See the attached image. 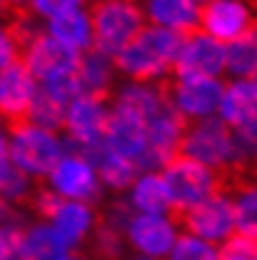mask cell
<instances>
[{
    "label": "cell",
    "mask_w": 257,
    "mask_h": 260,
    "mask_svg": "<svg viewBox=\"0 0 257 260\" xmlns=\"http://www.w3.org/2000/svg\"><path fill=\"white\" fill-rule=\"evenodd\" d=\"M20 60V50H18V43L13 40V35L8 30V25L0 23V70L8 68L10 63Z\"/></svg>",
    "instance_id": "d6a6232c"
},
{
    "label": "cell",
    "mask_w": 257,
    "mask_h": 260,
    "mask_svg": "<svg viewBox=\"0 0 257 260\" xmlns=\"http://www.w3.org/2000/svg\"><path fill=\"white\" fill-rule=\"evenodd\" d=\"M20 63L25 65V70L32 75V80L45 83V80H50L55 75L78 70L80 53H75L72 48L63 45L60 40H55L48 30L40 28L30 38V43L23 48Z\"/></svg>",
    "instance_id": "9c48e42d"
},
{
    "label": "cell",
    "mask_w": 257,
    "mask_h": 260,
    "mask_svg": "<svg viewBox=\"0 0 257 260\" xmlns=\"http://www.w3.org/2000/svg\"><path fill=\"white\" fill-rule=\"evenodd\" d=\"M190 3H193V5H197V8H200V5H205L207 0H190Z\"/></svg>",
    "instance_id": "f35d334b"
},
{
    "label": "cell",
    "mask_w": 257,
    "mask_h": 260,
    "mask_svg": "<svg viewBox=\"0 0 257 260\" xmlns=\"http://www.w3.org/2000/svg\"><path fill=\"white\" fill-rule=\"evenodd\" d=\"M225 70L237 78H250L257 73V30L247 32L225 45Z\"/></svg>",
    "instance_id": "603a6c76"
},
{
    "label": "cell",
    "mask_w": 257,
    "mask_h": 260,
    "mask_svg": "<svg viewBox=\"0 0 257 260\" xmlns=\"http://www.w3.org/2000/svg\"><path fill=\"white\" fill-rule=\"evenodd\" d=\"M225 70V45L210 35L193 30L182 35L180 50L172 60L175 78H215Z\"/></svg>",
    "instance_id": "30bf717a"
},
{
    "label": "cell",
    "mask_w": 257,
    "mask_h": 260,
    "mask_svg": "<svg viewBox=\"0 0 257 260\" xmlns=\"http://www.w3.org/2000/svg\"><path fill=\"white\" fill-rule=\"evenodd\" d=\"M132 205H135L140 213H148V215H160L162 210L170 208L165 183H162V178L158 173H145L140 180H135Z\"/></svg>",
    "instance_id": "cb8c5ba5"
},
{
    "label": "cell",
    "mask_w": 257,
    "mask_h": 260,
    "mask_svg": "<svg viewBox=\"0 0 257 260\" xmlns=\"http://www.w3.org/2000/svg\"><path fill=\"white\" fill-rule=\"evenodd\" d=\"M197 28L217 43H232L257 30V8L250 0H207L200 5Z\"/></svg>",
    "instance_id": "8992f818"
},
{
    "label": "cell",
    "mask_w": 257,
    "mask_h": 260,
    "mask_svg": "<svg viewBox=\"0 0 257 260\" xmlns=\"http://www.w3.org/2000/svg\"><path fill=\"white\" fill-rule=\"evenodd\" d=\"M217 260H257V238L247 233H235L220 248Z\"/></svg>",
    "instance_id": "f546056e"
},
{
    "label": "cell",
    "mask_w": 257,
    "mask_h": 260,
    "mask_svg": "<svg viewBox=\"0 0 257 260\" xmlns=\"http://www.w3.org/2000/svg\"><path fill=\"white\" fill-rule=\"evenodd\" d=\"M23 238V225H0V260H18Z\"/></svg>",
    "instance_id": "1f68e13d"
},
{
    "label": "cell",
    "mask_w": 257,
    "mask_h": 260,
    "mask_svg": "<svg viewBox=\"0 0 257 260\" xmlns=\"http://www.w3.org/2000/svg\"><path fill=\"white\" fill-rule=\"evenodd\" d=\"M80 158L90 162V168L97 170L100 180L110 188V190H125L137 180V168L128 158H120L115 153H110L102 143L88 145V148H78Z\"/></svg>",
    "instance_id": "2e32d148"
},
{
    "label": "cell",
    "mask_w": 257,
    "mask_h": 260,
    "mask_svg": "<svg viewBox=\"0 0 257 260\" xmlns=\"http://www.w3.org/2000/svg\"><path fill=\"white\" fill-rule=\"evenodd\" d=\"M170 260H217V253L210 243H205L200 238L180 235L170 250Z\"/></svg>",
    "instance_id": "83f0119b"
},
{
    "label": "cell",
    "mask_w": 257,
    "mask_h": 260,
    "mask_svg": "<svg viewBox=\"0 0 257 260\" xmlns=\"http://www.w3.org/2000/svg\"><path fill=\"white\" fill-rule=\"evenodd\" d=\"M242 83H245V88H247V93L252 95V100H255V103H257V73H255V75H250V78H245Z\"/></svg>",
    "instance_id": "d590c367"
},
{
    "label": "cell",
    "mask_w": 257,
    "mask_h": 260,
    "mask_svg": "<svg viewBox=\"0 0 257 260\" xmlns=\"http://www.w3.org/2000/svg\"><path fill=\"white\" fill-rule=\"evenodd\" d=\"M102 145L110 153L120 155V158L135 160L145 150V145H148L145 123L137 115L128 113V110L115 108L113 113H107L105 130H102Z\"/></svg>",
    "instance_id": "5bb4252c"
},
{
    "label": "cell",
    "mask_w": 257,
    "mask_h": 260,
    "mask_svg": "<svg viewBox=\"0 0 257 260\" xmlns=\"http://www.w3.org/2000/svg\"><path fill=\"white\" fill-rule=\"evenodd\" d=\"M180 155L217 170L235 160V130L223 118H190L177 145Z\"/></svg>",
    "instance_id": "3957f363"
},
{
    "label": "cell",
    "mask_w": 257,
    "mask_h": 260,
    "mask_svg": "<svg viewBox=\"0 0 257 260\" xmlns=\"http://www.w3.org/2000/svg\"><path fill=\"white\" fill-rule=\"evenodd\" d=\"M35 90V80L20 60L0 70V123L10 135L30 128V105Z\"/></svg>",
    "instance_id": "ba28073f"
},
{
    "label": "cell",
    "mask_w": 257,
    "mask_h": 260,
    "mask_svg": "<svg viewBox=\"0 0 257 260\" xmlns=\"http://www.w3.org/2000/svg\"><path fill=\"white\" fill-rule=\"evenodd\" d=\"M65 255H67V248L58 238V233L48 225H35L25 230L18 260H63Z\"/></svg>",
    "instance_id": "44dd1931"
},
{
    "label": "cell",
    "mask_w": 257,
    "mask_h": 260,
    "mask_svg": "<svg viewBox=\"0 0 257 260\" xmlns=\"http://www.w3.org/2000/svg\"><path fill=\"white\" fill-rule=\"evenodd\" d=\"M88 15L93 25V48L110 58L148 25L142 0H90Z\"/></svg>",
    "instance_id": "7a4b0ae2"
},
{
    "label": "cell",
    "mask_w": 257,
    "mask_h": 260,
    "mask_svg": "<svg viewBox=\"0 0 257 260\" xmlns=\"http://www.w3.org/2000/svg\"><path fill=\"white\" fill-rule=\"evenodd\" d=\"M45 30L50 32L55 40H60L63 45L72 48L75 53H85V50L93 48V25H90L88 8L70 10V13L50 18Z\"/></svg>",
    "instance_id": "d6986e66"
},
{
    "label": "cell",
    "mask_w": 257,
    "mask_h": 260,
    "mask_svg": "<svg viewBox=\"0 0 257 260\" xmlns=\"http://www.w3.org/2000/svg\"><path fill=\"white\" fill-rule=\"evenodd\" d=\"M125 230H128V238L132 240V245L153 258L167 255L172 243H175L172 225L167 220H162L160 215H148V213L132 215Z\"/></svg>",
    "instance_id": "e0dca14e"
},
{
    "label": "cell",
    "mask_w": 257,
    "mask_h": 260,
    "mask_svg": "<svg viewBox=\"0 0 257 260\" xmlns=\"http://www.w3.org/2000/svg\"><path fill=\"white\" fill-rule=\"evenodd\" d=\"M250 3H252V5H255V8H257V0H250Z\"/></svg>",
    "instance_id": "ab89813d"
},
{
    "label": "cell",
    "mask_w": 257,
    "mask_h": 260,
    "mask_svg": "<svg viewBox=\"0 0 257 260\" xmlns=\"http://www.w3.org/2000/svg\"><path fill=\"white\" fill-rule=\"evenodd\" d=\"M13 15H18V13H13V10H10V8L5 5V0H0V23L5 25V23H8V20H10Z\"/></svg>",
    "instance_id": "8d00e7d4"
},
{
    "label": "cell",
    "mask_w": 257,
    "mask_h": 260,
    "mask_svg": "<svg viewBox=\"0 0 257 260\" xmlns=\"http://www.w3.org/2000/svg\"><path fill=\"white\" fill-rule=\"evenodd\" d=\"M65 108H67V105L58 103L55 98H50L43 88L35 90V98H32V105H30V125L48 130V133L63 130Z\"/></svg>",
    "instance_id": "d4e9b609"
},
{
    "label": "cell",
    "mask_w": 257,
    "mask_h": 260,
    "mask_svg": "<svg viewBox=\"0 0 257 260\" xmlns=\"http://www.w3.org/2000/svg\"><path fill=\"white\" fill-rule=\"evenodd\" d=\"M13 170H15V165H13L10 153H8V140H5V135L0 133V188L8 183V178L13 175Z\"/></svg>",
    "instance_id": "836d02e7"
},
{
    "label": "cell",
    "mask_w": 257,
    "mask_h": 260,
    "mask_svg": "<svg viewBox=\"0 0 257 260\" xmlns=\"http://www.w3.org/2000/svg\"><path fill=\"white\" fill-rule=\"evenodd\" d=\"M63 260H88V258H83L80 253H67V255H65Z\"/></svg>",
    "instance_id": "74e56055"
},
{
    "label": "cell",
    "mask_w": 257,
    "mask_h": 260,
    "mask_svg": "<svg viewBox=\"0 0 257 260\" xmlns=\"http://www.w3.org/2000/svg\"><path fill=\"white\" fill-rule=\"evenodd\" d=\"M140 260H148V258H140Z\"/></svg>",
    "instance_id": "60d3db41"
},
{
    "label": "cell",
    "mask_w": 257,
    "mask_h": 260,
    "mask_svg": "<svg viewBox=\"0 0 257 260\" xmlns=\"http://www.w3.org/2000/svg\"><path fill=\"white\" fill-rule=\"evenodd\" d=\"M182 35L158 25H145L128 45L113 58L115 70H120L132 83H155L172 75V60L180 50Z\"/></svg>",
    "instance_id": "6da1fadb"
},
{
    "label": "cell",
    "mask_w": 257,
    "mask_h": 260,
    "mask_svg": "<svg viewBox=\"0 0 257 260\" xmlns=\"http://www.w3.org/2000/svg\"><path fill=\"white\" fill-rule=\"evenodd\" d=\"M40 88H43L50 98H55L58 103H63V105H67L70 100H75V98L83 93V85H80L78 70H72V73H63V75H55V78L45 80Z\"/></svg>",
    "instance_id": "f1b7e54d"
},
{
    "label": "cell",
    "mask_w": 257,
    "mask_h": 260,
    "mask_svg": "<svg viewBox=\"0 0 257 260\" xmlns=\"http://www.w3.org/2000/svg\"><path fill=\"white\" fill-rule=\"evenodd\" d=\"M220 110H223V120L230 128H242L245 123L257 118V103L247 93L242 80L225 85V93H223V100H220Z\"/></svg>",
    "instance_id": "7402d4cb"
},
{
    "label": "cell",
    "mask_w": 257,
    "mask_h": 260,
    "mask_svg": "<svg viewBox=\"0 0 257 260\" xmlns=\"http://www.w3.org/2000/svg\"><path fill=\"white\" fill-rule=\"evenodd\" d=\"M78 78L83 85V93L95 98L97 103L107 105L113 98L118 95V85H115V63L110 55L100 53L95 48L80 53V63H78Z\"/></svg>",
    "instance_id": "9a60e30c"
},
{
    "label": "cell",
    "mask_w": 257,
    "mask_h": 260,
    "mask_svg": "<svg viewBox=\"0 0 257 260\" xmlns=\"http://www.w3.org/2000/svg\"><path fill=\"white\" fill-rule=\"evenodd\" d=\"M162 170L165 173L160 178L167 190L170 208H190V205H197V203L212 198L215 175L202 162L177 153L162 165Z\"/></svg>",
    "instance_id": "5b68a950"
},
{
    "label": "cell",
    "mask_w": 257,
    "mask_h": 260,
    "mask_svg": "<svg viewBox=\"0 0 257 260\" xmlns=\"http://www.w3.org/2000/svg\"><path fill=\"white\" fill-rule=\"evenodd\" d=\"M105 120H107V110L102 103H97L95 98L80 95L67 103L65 108V125L70 140L78 148H88V145H97L102 143V130H105Z\"/></svg>",
    "instance_id": "4fadbf2b"
},
{
    "label": "cell",
    "mask_w": 257,
    "mask_h": 260,
    "mask_svg": "<svg viewBox=\"0 0 257 260\" xmlns=\"http://www.w3.org/2000/svg\"><path fill=\"white\" fill-rule=\"evenodd\" d=\"M225 93V85L215 78H175L170 85L172 103L188 118H210Z\"/></svg>",
    "instance_id": "8fae6325"
},
{
    "label": "cell",
    "mask_w": 257,
    "mask_h": 260,
    "mask_svg": "<svg viewBox=\"0 0 257 260\" xmlns=\"http://www.w3.org/2000/svg\"><path fill=\"white\" fill-rule=\"evenodd\" d=\"M8 153L18 170H23L30 178H43L53 173V168L60 162L63 145L53 133L30 125L10 135Z\"/></svg>",
    "instance_id": "52a82bcc"
},
{
    "label": "cell",
    "mask_w": 257,
    "mask_h": 260,
    "mask_svg": "<svg viewBox=\"0 0 257 260\" xmlns=\"http://www.w3.org/2000/svg\"><path fill=\"white\" fill-rule=\"evenodd\" d=\"M90 220H93V215H90V208L88 205H83V203H70V200H65L63 208L58 210V215H55V233H58V238L63 240V245L67 248V253H72V248L85 238V233L90 230Z\"/></svg>",
    "instance_id": "ffe728a7"
},
{
    "label": "cell",
    "mask_w": 257,
    "mask_h": 260,
    "mask_svg": "<svg viewBox=\"0 0 257 260\" xmlns=\"http://www.w3.org/2000/svg\"><path fill=\"white\" fill-rule=\"evenodd\" d=\"M63 203H65V198L60 193L48 190L45 185L35 183L30 198L25 200V208L32 210V213H35L38 218H43V220H55V215H58V210L63 208Z\"/></svg>",
    "instance_id": "484cf974"
},
{
    "label": "cell",
    "mask_w": 257,
    "mask_h": 260,
    "mask_svg": "<svg viewBox=\"0 0 257 260\" xmlns=\"http://www.w3.org/2000/svg\"><path fill=\"white\" fill-rule=\"evenodd\" d=\"M232 203H235V225L240 228V233L257 238V185L242 190Z\"/></svg>",
    "instance_id": "4316f807"
},
{
    "label": "cell",
    "mask_w": 257,
    "mask_h": 260,
    "mask_svg": "<svg viewBox=\"0 0 257 260\" xmlns=\"http://www.w3.org/2000/svg\"><path fill=\"white\" fill-rule=\"evenodd\" d=\"M5 5L13 10V13H25L30 8V0H5Z\"/></svg>",
    "instance_id": "e575fe53"
},
{
    "label": "cell",
    "mask_w": 257,
    "mask_h": 260,
    "mask_svg": "<svg viewBox=\"0 0 257 260\" xmlns=\"http://www.w3.org/2000/svg\"><path fill=\"white\" fill-rule=\"evenodd\" d=\"M167 218L182 235L215 243L227 238L235 228V203L230 198H207L190 208H167Z\"/></svg>",
    "instance_id": "277c9868"
},
{
    "label": "cell",
    "mask_w": 257,
    "mask_h": 260,
    "mask_svg": "<svg viewBox=\"0 0 257 260\" xmlns=\"http://www.w3.org/2000/svg\"><path fill=\"white\" fill-rule=\"evenodd\" d=\"M145 18L148 25H158L177 35H188L197 30V13L200 8L190 0H145Z\"/></svg>",
    "instance_id": "ac0fdd59"
},
{
    "label": "cell",
    "mask_w": 257,
    "mask_h": 260,
    "mask_svg": "<svg viewBox=\"0 0 257 260\" xmlns=\"http://www.w3.org/2000/svg\"><path fill=\"white\" fill-rule=\"evenodd\" d=\"M90 0H30V10L35 18L40 20H50L55 15H63L70 10H80V8H88Z\"/></svg>",
    "instance_id": "4dcf8cb0"
},
{
    "label": "cell",
    "mask_w": 257,
    "mask_h": 260,
    "mask_svg": "<svg viewBox=\"0 0 257 260\" xmlns=\"http://www.w3.org/2000/svg\"><path fill=\"white\" fill-rule=\"evenodd\" d=\"M55 193L63 198H75L83 205H95L100 203V183L95 178V170L90 168V162L83 160L80 155H67L60 158V162L53 168L50 173Z\"/></svg>",
    "instance_id": "7c38bea8"
}]
</instances>
